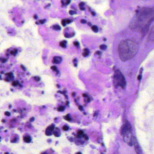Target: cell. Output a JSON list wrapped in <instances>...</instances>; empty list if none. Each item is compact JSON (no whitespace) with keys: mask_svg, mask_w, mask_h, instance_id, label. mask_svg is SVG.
<instances>
[{"mask_svg":"<svg viewBox=\"0 0 154 154\" xmlns=\"http://www.w3.org/2000/svg\"><path fill=\"white\" fill-rule=\"evenodd\" d=\"M154 20V9L143 8L137 12L130 23V28L139 32L146 31L149 25Z\"/></svg>","mask_w":154,"mask_h":154,"instance_id":"1","label":"cell"},{"mask_svg":"<svg viewBox=\"0 0 154 154\" xmlns=\"http://www.w3.org/2000/svg\"><path fill=\"white\" fill-rule=\"evenodd\" d=\"M138 46L135 42L130 39L122 41L118 45L119 56L122 61L133 58L137 53Z\"/></svg>","mask_w":154,"mask_h":154,"instance_id":"2","label":"cell"},{"mask_svg":"<svg viewBox=\"0 0 154 154\" xmlns=\"http://www.w3.org/2000/svg\"><path fill=\"white\" fill-rule=\"evenodd\" d=\"M114 84L115 86H119L125 88L126 85V82L123 74L119 70L116 71L114 76Z\"/></svg>","mask_w":154,"mask_h":154,"instance_id":"3","label":"cell"},{"mask_svg":"<svg viewBox=\"0 0 154 154\" xmlns=\"http://www.w3.org/2000/svg\"><path fill=\"white\" fill-rule=\"evenodd\" d=\"M123 136L124 140L126 143L130 146H132L133 144V135L132 134V130H128L126 131L122 134Z\"/></svg>","mask_w":154,"mask_h":154,"instance_id":"4","label":"cell"},{"mask_svg":"<svg viewBox=\"0 0 154 154\" xmlns=\"http://www.w3.org/2000/svg\"><path fill=\"white\" fill-rule=\"evenodd\" d=\"M133 144L134 145V147L135 151L136 152L137 154H141L142 153V149L141 147L139 146L137 140L134 137H133Z\"/></svg>","mask_w":154,"mask_h":154,"instance_id":"5","label":"cell"},{"mask_svg":"<svg viewBox=\"0 0 154 154\" xmlns=\"http://www.w3.org/2000/svg\"><path fill=\"white\" fill-rule=\"evenodd\" d=\"M128 130H132V127H131L130 123L128 121H126L121 128V134H123L125 132L128 131Z\"/></svg>","mask_w":154,"mask_h":154,"instance_id":"6","label":"cell"},{"mask_svg":"<svg viewBox=\"0 0 154 154\" xmlns=\"http://www.w3.org/2000/svg\"><path fill=\"white\" fill-rule=\"evenodd\" d=\"M62 60V59L61 57H59V56H56V57H54L53 58V63L58 64L61 63Z\"/></svg>","mask_w":154,"mask_h":154,"instance_id":"7","label":"cell"},{"mask_svg":"<svg viewBox=\"0 0 154 154\" xmlns=\"http://www.w3.org/2000/svg\"><path fill=\"white\" fill-rule=\"evenodd\" d=\"M149 39L151 41L154 42V28L152 29V31L150 32L149 36Z\"/></svg>","mask_w":154,"mask_h":154,"instance_id":"8","label":"cell"},{"mask_svg":"<svg viewBox=\"0 0 154 154\" xmlns=\"http://www.w3.org/2000/svg\"><path fill=\"white\" fill-rule=\"evenodd\" d=\"M53 134L55 137H59L60 136V131L59 130L58 128H57L56 130H53Z\"/></svg>","mask_w":154,"mask_h":154,"instance_id":"9","label":"cell"},{"mask_svg":"<svg viewBox=\"0 0 154 154\" xmlns=\"http://www.w3.org/2000/svg\"><path fill=\"white\" fill-rule=\"evenodd\" d=\"M90 51L88 49H84V51L82 52V55L83 57H86L89 54Z\"/></svg>","mask_w":154,"mask_h":154,"instance_id":"10","label":"cell"},{"mask_svg":"<svg viewBox=\"0 0 154 154\" xmlns=\"http://www.w3.org/2000/svg\"><path fill=\"white\" fill-rule=\"evenodd\" d=\"M53 131H51L48 127L46 129V131H45V134H46V135L49 136L52 135V134H53Z\"/></svg>","mask_w":154,"mask_h":154,"instance_id":"11","label":"cell"},{"mask_svg":"<svg viewBox=\"0 0 154 154\" xmlns=\"http://www.w3.org/2000/svg\"><path fill=\"white\" fill-rule=\"evenodd\" d=\"M23 140L25 143H29L31 141V138L29 136L24 137H23Z\"/></svg>","mask_w":154,"mask_h":154,"instance_id":"12","label":"cell"},{"mask_svg":"<svg viewBox=\"0 0 154 154\" xmlns=\"http://www.w3.org/2000/svg\"><path fill=\"white\" fill-rule=\"evenodd\" d=\"M67 42L66 40H63L60 43V45L63 48H66V47Z\"/></svg>","mask_w":154,"mask_h":154,"instance_id":"13","label":"cell"},{"mask_svg":"<svg viewBox=\"0 0 154 154\" xmlns=\"http://www.w3.org/2000/svg\"><path fill=\"white\" fill-rule=\"evenodd\" d=\"M91 30H92L93 32L95 33H97L98 32L99 30L98 27H97L96 25H93V26H91Z\"/></svg>","mask_w":154,"mask_h":154,"instance_id":"14","label":"cell"},{"mask_svg":"<svg viewBox=\"0 0 154 154\" xmlns=\"http://www.w3.org/2000/svg\"><path fill=\"white\" fill-rule=\"evenodd\" d=\"M52 28H53V30H61V27L57 24L53 25L52 26Z\"/></svg>","mask_w":154,"mask_h":154,"instance_id":"15","label":"cell"},{"mask_svg":"<svg viewBox=\"0 0 154 154\" xmlns=\"http://www.w3.org/2000/svg\"><path fill=\"white\" fill-rule=\"evenodd\" d=\"M74 35H75V33H72L71 34H69V33H65L64 36H65V37H66V38H70V37H73V36H74Z\"/></svg>","mask_w":154,"mask_h":154,"instance_id":"16","label":"cell"},{"mask_svg":"<svg viewBox=\"0 0 154 154\" xmlns=\"http://www.w3.org/2000/svg\"><path fill=\"white\" fill-rule=\"evenodd\" d=\"M100 49L102 50H105L107 49V46L105 44H102V45L100 46Z\"/></svg>","mask_w":154,"mask_h":154,"instance_id":"17","label":"cell"},{"mask_svg":"<svg viewBox=\"0 0 154 154\" xmlns=\"http://www.w3.org/2000/svg\"><path fill=\"white\" fill-rule=\"evenodd\" d=\"M65 109V107L64 106H61L59 107L58 108L57 110L58 111H64V110Z\"/></svg>","mask_w":154,"mask_h":154,"instance_id":"18","label":"cell"},{"mask_svg":"<svg viewBox=\"0 0 154 154\" xmlns=\"http://www.w3.org/2000/svg\"><path fill=\"white\" fill-rule=\"evenodd\" d=\"M33 80H35V81H39L40 80V77H33Z\"/></svg>","mask_w":154,"mask_h":154,"instance_id":"19","label":"cell"},{"mask_svg":"<svg viewBox=\"0 0 154 154\" xmlns=\"http://www.w3.org/2000/svg\"><path fill=\"white\" fill-rule=\"evenodd\" d=\"M69 128V127L67 126H64L63 127V130L65 131H67Z\"/></svg>","mask_w":154,"mask_h":154,"instance_id":"20","label":"cell"},{"mask_svg":"<svg viewBox=\"0 0 154 154\" xmlns=\"http://www.w3.org/2000/svg\"><path fill=\"white\" fill-rule=\"evenodd\" d=\"M17 53V50L16 49L14 50V51H11V54H12V55H15V54H16V53Z\"/></svg>","mask_w":154,"mask_h":154,"instance_id":"21","label":"cell"},{"mask_svg":"<svg viewBox=\"0 0 154 154\" xmlns=\"http://www.w3.org/2000/svg\"><path fill=\"white\" fill-rule=\"evenodd\" d=\"M66 119L67 121H70V120H71V118H70V117L69 116V115H67L66 116Z\"/></svg>","mask_w":154,"mask_h":154,"instance_id":"22","label":"cell"},{"mask_svg":"<svg viewBox=\"0 0 154 154\" xmlns=\"http://www.w3.org/2000/svg\"><path fill=\"white\" fill-rule=\"evenodd\" d=\"M0 61H1V62H2V63H5V62L7 61V60H6V59L0 58Z\"/></svg>","mask_w":154,"mask_h":154,"instance_id":"23","label":"cell"},{"mask_svg":"<svg viewBox=\"0 0 154 154\" xmlns=\"http://www.w3.org/2000/svg\"><path fill=\"white\" fill-rule=\"evenodd\" d=\"M69 13L70 14H71V15H73V14H77V12L75 11H69Z\"/></svg>","mask_w":154,"mask_h":154,"instance_id":"24","label":"cell"},{"mask_svg":"<svg viewBox=\"0 0 154 154\" xmlns=\"http://www.w3.org/2000/svg\"><path fill=\"white\" fill-rule=\"evenodd\" d=\"M18 84H19V82H18V81H13L12 83L13 86H17Z\"/></svg>","mask_w":154,"mask_h":154,"instance_id":"25","label":"cell"},{"mask_svg":"<svg viewBox=\"0 0 154 154\" xmlns=\"http://www.w3.org/2000/svg\"><path fill=\"white\" fill-rule=\"evenodd\" d=\"M73 63H74L75 67H76L77 66V60L75 58V59L73 60Z\"/></svg>","mask_w":154,"mask_h":154,"instance_id":"26","label":"cell"},{"mask_svg":"<svg viewBox=\"0 0 154 154\" xmlns=\"http://www.w3.org/2000/svg\"><path fill=\"white\" fill-rule=\"evenodd\" d=\"M61 23H62V25L63 26H65L66 25V21H65V20H62V21H61Z\"/></svg>","mask_w":154,"mask_h":154,"instance_id":"27","label":"cell"},{"mask_svg":"<svg viewBox=\"0 0 154 154\" xmlns=\"http://www.w3.org/2000/svg\"><path fill=\"white\" fill-rule=\"evenodd\" d=\"M83 134V131H82V130H79V132H78V134H79V135H82Z\"/></svg>","mask_w":154,"mask_h":154,"instance_id":"28","label":"cell"},{"mask_svg":"<svg viewBox=\"0 0 154 154\" xmlns=\"http://www.w3.org/2000/svg\"><path fill=\"white\" fill-rule=\"evenodd\" d=\"M51 69L53 71H57V68L56 66H52V67H51Z\"/></svg>","mask_w":154,"mask_h":154,"instance_id":"29","label":"cell"},{"mask_svg":"<svg viewBox=\"0 0 154 154\" xmlns=\"http://www.w3.org/2000/svg\"><path fill=\"white\" fill-rule=\"evenodd\" d=\"M80 22L81 23L85 24L87 22V21H86V20H84V19H82V20H81Z\"/></svg>","mask_w":154,"mask_h":154,"instance_id":"30","label":"cell"},{"mask_svg":"<svg viewBox=\"0 0 154 154\" xmlns=\"http://www.w3.org/2000/svg\"><path fill=\"white\" fill-rule=\"evenodd\" d=\"M5 115L7 116H10L11 115V114H10V112H5Z\"/></svg>","mask_w":154,"mask_h":154,"instance_id":"31","label":"cell"},{"mask_svg":"<svg viewBox=\"0 0 154 154\" xmlns=\"http://www.w3.org/2000/svg\"><path fill=\"white\" fill-rule=\"evenodd\" d=\"M84 5H85V3H84V2H81L80 3L79 5V6L80 7H82Z\"/></svg>","mask_w":154,"mask_h":154,"instance_id":"32","label":"cell"},{"mask_svg":"<svg viewBox=\"0 0 154 154\" xmlns=\"http://www.w3.org/2000/svg\"><path fill=\"white\" fill-rule=\"evenodd\" d=\"M95 54H97V55H101V52L100 51H97L95 52Z\"/></svg>","mask_w":154,"mask_h":154,"instance_id":"33","label":"cell"},{"mask_svg":"<svg viewBox=\"0 0 154 154\" xmlns=\"http://www.w3.org/2000/svg\"><path fill=\"white\" fill-rule=\"evenodd\" d=\"M7 76H8V77H13L12 73H11V72H10V73H8V74H7Z\"/></svg>","mask_w":154,"mask_h":154,"instance_id":"34","label":"cell"},{"mask_svg":"<svg viewBox=\"0 0 154 154\" xmlns=\"http://www.w3.org/2000/svg\"><path fill=\"white\" fill-rule=\"evenodd\" d=\"M74 45H75V46H78L79 45V42H74Z\"/></svg>","mask_w":154,"mask_h":154,"instance_id":"35","label":"cell"},{"mask_svg":"<svg viewBox=\"0 0 154 154\" xmlns=\"http://www.w3.org/2000/svg\"><path fill=\"white\" fill-rule=\"evenodd\" d=\"M45 21H46V20H40L39 21L40 22V23L42 24H44Z\"/></svg>","mask_w":154,"mask_h":154,"instance_id":"36","label":"cell"},{"mask_svg":"<svg viewBox=\"0 0 154 154\" xmlns=\"http://www.w3.org/2000/svg\"><path fill=\"white\" fill-rule=\"evenodd\" d=\"M21 68L22 69L23 71H25V68L23 65H21Z\"/></svg>","mask_w":154,"mask_h":154,"instance_id":"37","label":"cell"},{"mask_svg":"<svg viewBox=\"0 0 154 154\" xmlns=\"http://www.w3.org/2000/svg\"><path fill=\"white\" fill-rule=\"evenodd\" d=\"M66 24H69L71 23V21L69 20V19H67V20H66Z\"/></svg>","mask_w":154,"mask_h":154,"instance_id":"38","label":"cell"},{"mask_svg":"<svg viewBox=\"0 0 154 154\" xmlns=\"http://www.w3.org/2000/svg\"><path fill=\"white\" fill-rule=\"evenodd\" d=\"M79 109L80 110H82L83 109V108L82 106H79Z\"/></svg>","mask_w":154,"mask_h":154,"instance_id":"39","label":"cell"},{"mask_svg":"<svg viewBox=\"0 0 154 154\" xmlns=\"http://www.w3.org/2000/svg\"><path fill=\"white\" fill-rule=\"evenodd\" d=\"M34 120V118L33 117L31 118L30 119V122H33V121Z\"/></svg>","mask_w":154,"mask_h":154,"instance_id":"40","label":"cell"},{"mask_svg":"<svg viewBox=\"0 0 154 154\" xmlns=\"http://www.w3.org/2000/svg\"><path fill=\"white\" fill-rule=\"evenodd\" d=\"M16 138H14V139H13V140H12V141H11V143H15V142H16Z\"/></svg>","mask_w":154,"mask_h":154,"instance_id":"41","label":"cell"},{"mask_svg":"<svg viewBox=\"0 0 154 154\" xmlns=\"http://www.w3.org/2000/svg\"><path fill=\"white\" fill-rule=\"evenodd\" d=\"M80 10H82V11H84V10H85V8H84V7H80Z\"/></svg>","mask_w":154,"mask_h":154,"instance_id":"42","label":"cell"},{"mask_svg":"<svg viewBox=\"0 0 154 154\" xmlns=\"http://www.w3.org/2000/svg\"><path fill=\"white\" fill-rule=\"evenodd\" d=\"M91 14H92V16H95V14H95V12H94L91 11Z\"/></svg>","mask_w":154,"mask_h":154,"instance_id":"43","label":"cell"},{"mask_svg":"<svg viewBox=\"0 0 154 154\" xmlns=\"http://www.w3.org/2000/svg\"><path fill=\"white\" fill-rule=\"evenodd\" d=\"M82 96H83V97H88V95L85 94H83Z\"/></svg>","mask_w":154,"mask_h":154,"instance_id":"44","label":"cell"},{"mask_svg":"<svg viewBox=\"0 0 154 154\" xmlns=\"http://www.w3.org/2000/svg\"><path fill=\"white\" fill-rule=\"evenodd\" d=\"M75 92H73L72 94V96H75Z\"/></svg>","mask_w":154,"mask_h":154,"instance_id":"45","label":"cell"},{"mask_svg":"<svg viewBox=\"0 0 154 154\" xmlns=\"http://www.w3.org/2000/svg\"><path fill=\"white\" fill-rule=\"evenodd\" d=\"M97 112H96V113H95V114H94V115H93V116H96L97 115Z\"/></svg>","mask_w":154,"mask_h":154,"instance_id":"46","label":"cell"},{"mask_svg":"<svg viewBox=\"0 0 154 154\" xmlns=\"http://www.w3.org/2000/svg\"><path fill=\"white\" fill-rule=\"evenodd\" d=\"M34 18H35V19H37V16L36 15H35V16H34Z\"/></svg>","mask_w":154,"mask_h":154,"instance_id":"47","label":"cell"},{"mask_svg":"<svg viewBox=\"0 0 154 154\" xmlns=\"http://www.w3.org/2000/svg\"><path fill=\"white\" fill-rule=\"evenodd\" d=\"M88 24L89 26H91V24L90 23H89Z\"/></svg>","mask_w":154,"mask_h":154,"instance_id":"48","label":"cell"},{"mask_svg":"<svg viewBox=\"0 0 154 154\" xmlns=\"http://www.w3.org/2000/svg\"><path fill=\"white\" fill-rule=\"evenodd\" d=\"M2 122H4V123H5V120H2Z\"/></svg>","mask_w":154,"mask_h":154,"instance_id":"49","label":"cell"},{"mask_svg":"<svg viewBox=\"0 0 154 154\" xmlns=\"http://www.w3.org/2000/svg\"><path fill=\"white\" fill-rule=\"evenodd\" d=\"M69 104V102L68 101H67V105H68Z\"/></svg>","mask_w":154,"mask_h":154,"instance_id":"50","label":"cell"},{"mask_svg":"<svg viewBox=\"0 0 154 154\" xmlns=\"http://www.w3.org/2000/svg\"><path fill=\"white\" fill-rule=\"evenodd\" d=\"M76 154H81V152H77Z\"/></svg>","mask_w":154,"mask_h":154,"instance_id":"51","label":"cell"},{"mask_svg":"<svg viewBox=\"0 0 154 154\" xmlns=\"http://www.w3.org/2000/svg\"><path fill=\"white\" fill-rule=\"evenodd\" d=\"M106 39H104V41H106Z\"/></svg>","mask_w":154,"mask_h":154,"instance_id":"52","label":"cell"},{"mask_svg":"<svg viewBox=\"0 0 154 154\" xmlns=\"http://www.w3.org/2000/svg\"><path fill=\"white\" fill-rule=\"evenodd\" d=\"M5 154H8V152H5Z\"/></svg>","mask_w":154,"mask_h":154,"instance_id":"53","label":"cell"},{"mask_svg":"<svg viewBox=\"0 0 154 154\" xmlns=\"http://www.w3.org/2000/svg\"><path fill=\"white\" fill-rule=\"evenodd\" d=\"M1 139V137H0V139Z\"/></svg>","mask_w":154,"mask_h":154,"instance_id":"54","label":"cell"}]
</instances>
